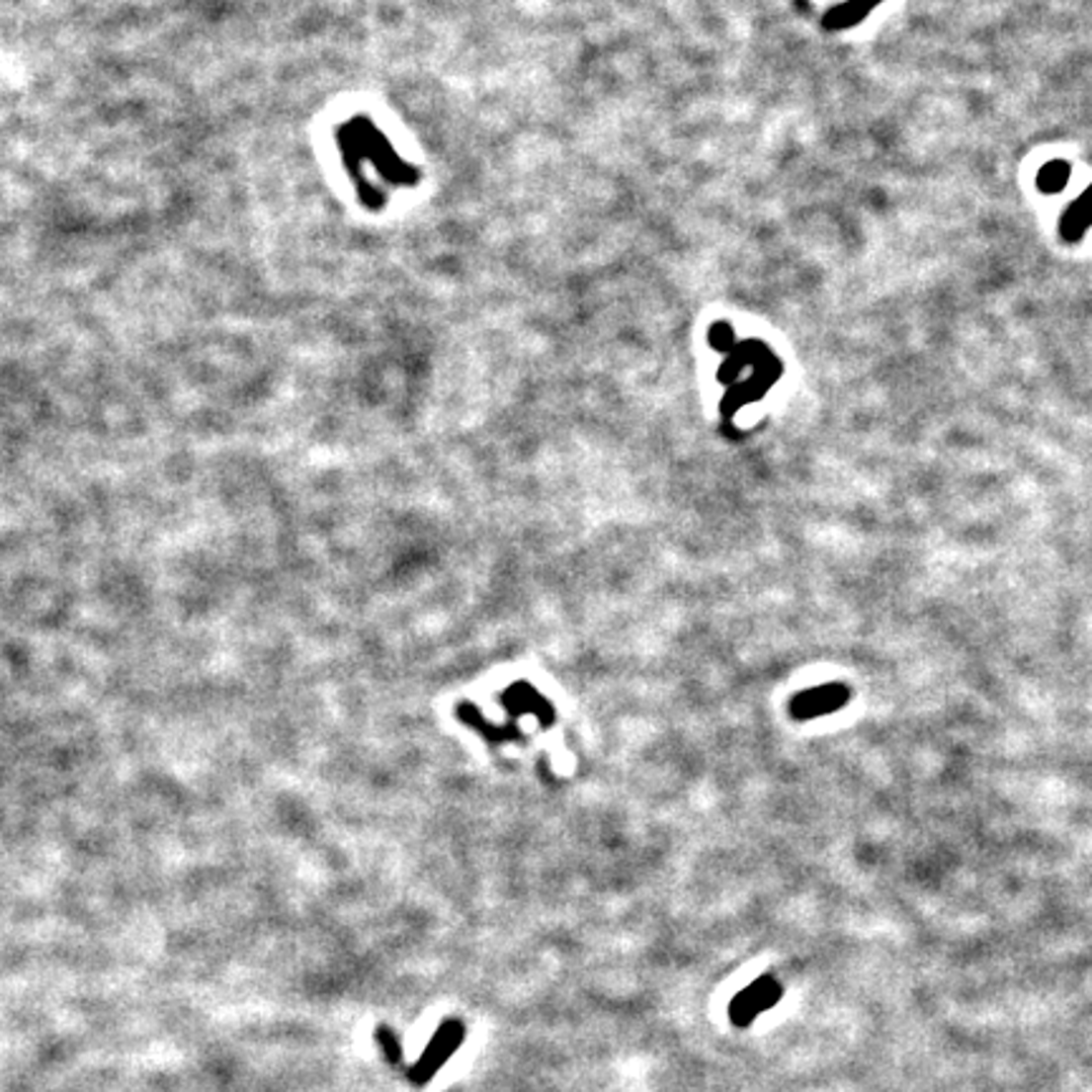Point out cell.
<instances>
[{"instance_id": "7a4b0ae2", "label": "cell", "mask_w": 1092, "mask_h": 1092, "mask_svg": "<svg viewBox=\"0 0 1092 1092\" xmlns=\"http://www.w3.org/2000/svg\"><path fill=\"white\" fill-rule=\"evenodd\" d=\"M782 984L774 976L756 978L754 984L733 996V1001L728 1004V1019L733 1022V1027H749L761 1012L772 1009L782 999Z\"/></svg>"}, {"instance_id": "277c9868", "label": "cell", "mask_w": 1092, "mask_h": 1092, "mask_svg": "<svg viewBox=\"0 0 1092 1092\" xmlns=\"http://www.w3.org/2000/svg\"><path fill=\"white\" fill-rule=\"evenodd\" d=\"M1067 180H1069L1067 162L1064 160L1047 162V165L1040 170V175H1037V188H1040L1042 193H1059V190H1064Z\"/></svg>"}, {"instance_id": "5b68a950", "label": "cell", "mask_w": 1092, "mask_h": 1092, "mask_svg": "<svg viewBox=\"0 0 1092 1092\" xmlns=\"http://www.w3.org/2000/svg\"><path fill=\"white\" fill-rule=\"evenodd\" d=\"M378 1042H379V1047H382L384 1057H387L389 1062H400V1057H402L400 1042H397V1037L392 1035V1030H387V1027H379Z\"/></svg>"}, {"instance_id": "3957f363", "label": "cell", "mask_w": 1092, "mask_h": 1092, "mask_svg": "<svg viewBox=\"0 0 1092 1092\" xmlns=\"http://www.w3.org/2000/svg\"><path fill=\"white\" fill-rule=\"evenodd\" d=\"M1090 225H1092V188H1087L1085 193H1082L1080 198L1067 208V210H1064L1059 230H1062V238L1067 240V243H1077Z\"/></svg>"}, {"instance_id": "6da1fadb", "label": "cell", "mask_w": 1092, "mask_h": 1092, "mask_svg": "<svg viewBox=\"0 0 1092 1092\" xmlns=\"http://www.w3.org/2000/svg\"><path fill=\"white\" fill-rule=\"evenodd\" d=\"M465 1040V1027L458 1019H448L438 1027V1032L433 1035L430 1045L425 1047L423 1057L418 1059V1064L410 1069V1080L415 1085H425L435 1077V1072L453 1057L461 1042Z\"/></svg>"}]
</instances>
